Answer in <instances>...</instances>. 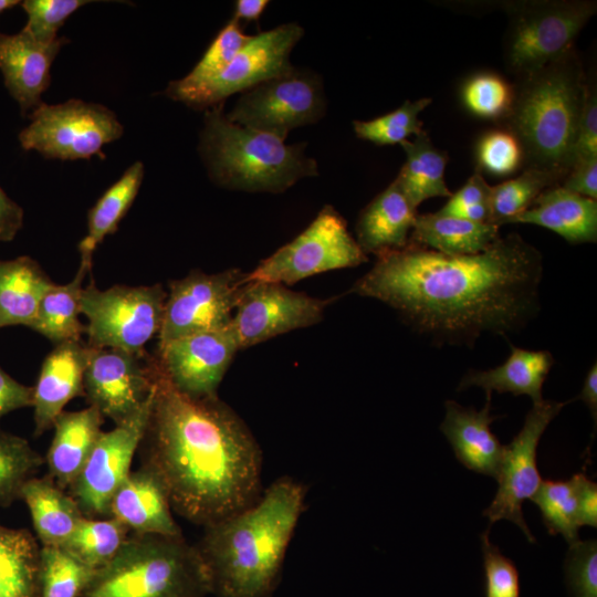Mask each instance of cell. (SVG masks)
<instances>
[{"instance_id": "obj_1", "label": "cell", "mask_w": 597, "mask_h": 597, "mask_svg": "<svg viewBox=\"0 0 597 597\" xmlns=\"http://www.w3.org/2000/svg\"><path fill=\"white\" fill-rule=\"evenodd\" d=\"M542 275L541 252L510 233L472 255L409 242L377 256L350 292L387 304L433 344L473 347L484 334L521 331L537 314Z\"/></svg>"}, {"instance_id": "obj_2", "label": "cell", "mask_w": 597, "mask_h": 597, "mask_svg": "<svg viewBox=\"0 0 597 597\" xmlns=\"http://www.w3.org/2000/svg\"><path fill=\"white\" fill-rule=\"evenodd\" d=\"M151 368L154 396L138 451L166 486L172 511L207 527L255 503L262 453L244 421L218 396L177 390L155 355Z\"/></svg>"}, {"instance_id": "obj_3", "label": "cell", "mask_w": 597, "mask_h": 597, "mask_svg": "<svg viewBox=\"0 0 597 597\" xmlns=\"http://www.w3.org/2000/svg\"><path fill=\"white\" fill-rule=\"evenodd\" d=\"M305 489L290 478L259 500L205 528L195 545L216 597H273L289 544L304 510Z\"/></svg>"}, {"instance_id": "obj_4", "label": "cell", "mask_w": 597, "mask_h": 597, "mask_svg": "<svg viewBox=\"0 0 597 597\" xmlns=\"http://www.w3.org/2000/svg\"><path fill=\"white\" fill-rule=\"evenodd\" d=\"M503 118L519 140L523 167L552 175L569 172L586 95V74L575 48L559 59L516 77Z\"/></svg>"}, {"instance_id": "obj_5", "label": "cell", "mask_w": 597, "mask_h": 597, "mask_svg": "<svg viewBox=\"0 0 597 597\" xmlns=\"http://www.w3.org/2000/svg\"><path fill=\"white\" fill-rule=\"evenodd\" d=\"M306 144L285 140L230 122L223 103L205 111L198 150L209 178L219 187L279 193L318 175Z\"/></svg>"}, {"instance_id": "obj_6", "label": "cell", "mask_w": 597, "mask_h": 597, "mask_svg": "<svg viewBox=\"0 0 597 597\" xmlns=\"http://www.w3.org/2000/svg\"><path fill=\"white\" fill-rule=\"evenodd\" d=\"M208 574L184 536L129 534L80 597H207Z\"/></svg>"}, {"instance_id": "obj_7", "label": "cell", "mask_w": 597, "mask_h": 597, "mask_svg": "<svg viewBox=\"0 0 597 597\" xmlns=\"http://www.w3.org/2000/svg\"><path fill=\"white\" fill-rule=\"evenodd\" d=\"M509 17L504 39L507 70L521 76L563 56L574 46L580 30L595 15L593 0L504 1Z\"/></svg>"}, {"instance_id": "obj_8", "label": "cell", "mask_w": 597, "mask_h": 597, "mask_svg": "<svg viewBox=\"0 0 597 597\" xmlns=\"http://www.w3.org/2000/svg\"><path fill=\"white\" fill-rule=\"evenodd\" d=\"M166 298L161 284L100 290L92 280L81 295V314L87 318L86 344L144 354L145 345L159 334Z\"/></svg>"}, {"instance_id": "obj_9", "label": "cell", "mask_w": 597, "mask_h": 597, "mask_svg": "<svg viewBox=\"0 0 597 597\" xmlns=\"http://www.w3.org/2000/svg\"><path fill=\"white\" fill-rule=\"evenodd\" d=\"M30 117L31 123L19 133L20 145L51 159L102 157L103 147L124 133L113 111L75 98L54 105L42 103Z\"/></svg>"}, {"instance_id": "obj_10", "label": "cell", "mask_w": 597, "mask_h": 597, "mask_svg": "<svg viewBox=\"0 0 597 597\" xmlns=\"http://www.w3.org/2000/svg\"><path fill=\"white\" fill-rule=\"evenodd\" d=\"M345 219L332 206H324L308 227L291 242L262 260L248 273V282L292 285L327 271L367 262Z\"/></svg>"}, {"instance_id": "obj_11", "label": "cell", "mask_w": 597, "mask_h": 597, "mask_svg": "<svg viewBox=\"0 0 597 597\" xmlns=\"http://www.w3.org/2000/svg\"><path fill=\"white\" fill-rule=\"evenodd\" d=\"M326 97L318 74L293 66L287 72L242 92L227 118L283 140L297 127L324 117Z\"/></svg>"}, {"instance_id": "obj_12", "label": "cell", "mask_w": 597, "mask_h": 597, "mask_svg": "<svg viewBox=\"0 0 597 597\" xmlns=\"http://www.w3.org/2000/svg\"><path fill=\"white\" fill-rule=\"evenodd\" d=\"M248 273L238 269L207 274L192 271L169 282L158 347L193 333L231 324Z\"/></svg>"}, {"instance_id": "obj_13", "label": "cell", "mask_w": 597, "mask_h": 597, "mask_svg": "<svg viewBox=\"0 0 597 597\" xmlns=\"http://www.w3.org/2000/svg\"><path fill=\"white\" fill-rule=\"evenodd\" d=\"M304 29L289 22L252 35L232 61L206 84L175 98L195 109H208L293 67L290 55Z\"/></svg>"}, {"instance_id": "obj_14", "label": "cell", "mask_w": 597, "mask_h": 597, "mask_svg": "<svg viewBox=\"0 0 597 597\" xmlns=\"http://www.w3.org/2000/svg\"><path fill=\"white\" fill-rule=\"evenodd\" d=\"M566 404L543 400L533 405L520 432L504 446L496 476L499 489L483 511L489 527L494 522L507 520L522 530L528 542H535L523 517L522 504L525 500H532L542 483L536 461L540 439Z\"/></svg>"}, {"instance_id": "obj_15", "label": "cell", "mask_w": 597, "mask_h": 597, "mask_svg": "<svg viewBox=\"0 0 597 597\" xmlns=\"http://www.w3.org/2000/svg\"><path fill=\"white\" fill-rule=\"evenodd\" d=\"M153 396L129 419L102 431L85 465L69 489L83 515L109 517L111 500L130 472L150 412Z\"/></svg>"}, {"instance_id": "obj_16", "label": "cell", "mask_w": 597, "mask_h": 597, "mask_svg": "<svg viewBox=\"0 0 597 597\" xmlns=\"http://www.w3.org/2000/svg\"><path fill=\"white\" fill-rule=\"evenodd\" d=\"M332 301L280 283L248 282L231 322L240 349L321 322Z\"/></svg>"}, {"instance_id": "obj_17", "label": "cell", "mask_w": 597, "mask_h": 597, "mask_svg": "<svg viewBox=\"0 0 597 597\" xmlns=\"http://www.w3.org/2000/svg\"><path fill=\"white\" fill-rule=\"evenodd\" d=\"M83 384L88 406L115 425L124 422L153 395L151 356L90 347Z\"/></svg>"}, {"instance_id": "obj_18", "label": "cell", "mask_w": 597, "mask_h": 597, "mask_svg": "<svg viewBox=\"0 0 597 597\" xmlns=\"http://www.w3.org/2000/svg\"><path fill=\"white\" fill-rule=\"evenodd\" d=\"M240 350L232 323L223 328L177 338L155 354L159 369L180 392L193 398L218 396V387Z\"/></svg>"}, {"instance_id": "obj_19", "label": "cell", "mask_w": 597, "mask_h": 597, "mask_svg": "<svg viewBox=\"0 0 597 597\" xmlns=\"http://www.w3.org/2000/svg\"><path fill=\"white\" fill-rule=\"evenodd\" d=\"M66 42L57 38L43 43L23 29L15 34L0 33V71L22 115L43 103L41 96L50 86L52 63Z\"/></svg>"}, {"instance_id": "obj_20", "label": "cell", "mask_w": 597, "mask_h": 597, "mask_svg": "<svg viewBox=\"0 0 597 597\" xmlns=\"http://www.w3.org/2000/svg\"><path fill=\"white\" fill-rule=\"evenodd\" d=\"M90 347L82 341L54 346L44 358L33 386V419L36 437L53 428L64 407L84 396V371Z\"/></svg>"}, {"instance_id": "obj_21", "label": "cell", "mask_w": 597, "mask_h": 597, "mask_svg": "<svg viewBox=\"0 0 597 597\" xmlns=\"http://www.w3.org/2000/svg\"><path fill=\"white\" fill-rule=\"evenodd\" d=\"M109 517L134 534L182 536L166 486L155 472L143 465L130 471L114 493Z\"/></svg>"}, {"instance_id": "obj_22", "label": "cell", "mask_w": 597, "mask_h": 597, "mask_svg": "<svg viewBox=\"0 0 597 597\" xmlns=\"http://www.w3.org/2000/svg\"><path fill=\"white\" fill-rule=\"evenodd\" d=\"M444 407L440 430L457 460L467 469L496 480L504 446L490 429L499 418L491 415V397H486L481 410L463 407L454 400H447Z\"/></svg>"}, {"instance_id": "obj_23", "label": "cell", "mask_w": 597, "mask_h": 597, "mask_svg": "<svg viewBox=\"0 0 597 597\" xmlns=\"http://www.w3.org/2000/svg\"><path fill=\"white\" fill-rule=\"evenodd\" d=\"M417 214L394 180L360 211L355 240L366 255L400 250L409 243Z\"/></svg>"}, {"instance_id": "obj_24", "label": "cell", "mask_w": 597, "mask_h": 597, "mask_svg": "<svg viewBox=\"0 0 597 597\" xmlns=\"http://www.w3.org/2000/svg\"><path fill=\"white\" fill-rule=\"evenodd\" d=\"M507 223L540 226L554 231L572 244L595 243L597 201L555 185L541 192L526 210Z\"/></svg>"}, {"instance_id": "obj_25", "label": "cell", "mask_w": 597, "mask_h": 597, "mask_svg": "<svg viewBox=\"0 0 597 597\" xmlns=\"http://www.w3.org/2000/svg\"><path fill=\"white\" fill-rule=\"evenodd\" d=\"M104 417L88 406L63 411L53 425L54 434L44 458L48 475L63 490H69L85 465L102 430Z\"/></svg>"}, {"instance_id": "obj_26", "label": "cell", "mask_w": 597, "mask_h": 597, "mask_svg": "<svg viewBox=\"0 0 597 597\" xmlns=\"http://www.w3.org/2000/svg\"><path fill=\"white\" fill-rule=\"evenodd\" d=\"M511 354L500 366L488 370L469 369L462 377L458 390L470 387L482 388L486 397L492 392L526 395L533 405L542 402V388L554 364L548 350H531L510 344Z\"/></svg>"}, {"instance_id": "obj_27", "label": "cell", "mask_w": 597, "mask_h": 597, "mask_svg": "<svg viewBox=\"0 0 597 597\" xmlns=\"http://www.w3.org/2000/svg\"><path fill=\"white\" fill-rule=\"evenodd\" d=\"M20 499L29 509L41 546H61L85 517L72 495L48 474L29 479Z\"/></svg>"}, {"instance_id": "obj_28", "label": "cell", "mask_w": 597, "mask_h": 597, "mask_svg": "<svg viewBox=\"0 0 597 597\" xmlns=\"http://www.w3.org/2000/svg\"><path fill=\"white\" fill-rule=\"evenodd\" d=\"M499 237V227L493 223L434 212L417 214L409 242L447 255H472Z\"/></svg>"}, {"instance_id": "obj_29", "label": "cell", "mask_w": 597, "mask_h": 597, "mask_svg": "<svg viewBox=\"0 0 597 597\" xmlns=\"http://www.w3.org/2000/svg\"><path fill=\"white\" fill-rule=\"evenodd\" d=\"M54 282L28 255L0 261V328L30 326L39 303Z\"/></svg>"}, {"instance_id": "obj_30", "label": "cell", "mask_w": 597, "mask_h": 597, "mask_svg": "<svg viewBox=\"0 0 597 597\" xmlns=\"http://www.w3.org/2000/svg\"><path fill=\"white\" fill-rule=\"evenodd\" d=\"M144 178V165L134 163L121 178L97 199L87 214V233L78 243L81 262L92 269L93 254L100 243L116 232L138 195Z\"/></svg>"}, {"instance_id": "obj_31", "label": "cell", "mask_w": 597, "mask_h": 597, "mask_svg": "<svg viewBox=\"0 0 597 597\" xmlns=\"http://www.w3.org/2000/svg\"><path fill=\"white\" fill-rule=\"evenodd\" d=\"M90 268L80 264L75 276L66 284H53L41 298L29 328L55 345L78 342L85 333L80 321L83 282Z\"/></svg>"}, {"instance_id": "obj_32", "label": "cell", "mask_w": 597, "mask_h": 597, "mask_svg": "<svg viewBox=\"0 0 597 597\" xmlns=\"http://www.w3.org/2000/svg\"><path fill=\"white\" fill-rule=\"evenodd\" d=\"M400 146L406 154V161L395 180L411 206L417 209L430 198H449L451 191L444 179L447 153L436 148L425 130L412 142H401Z\"/></svg>"}, {"instance_id": "obj_33", "label": "cell", "mask_w": 597, "mask_h": 597, "mask_svg": "<svg viewBox=\"0 0 597 597\" xmlns=\"http://www.w3.org/2000/svg\"><path fill=\"white\" fill-rule=\"evenodd\" d=\"M40 554L31 532L0 524V597H40Z\"/></svg>"}, {"instance_id": "obj_34", "label": "cell", "mask_w": 597, "mask_h": 597, "mask_svg": "<svg viewBox=\"0 0 597 597\" xmlns=\"http://www.w3.org/2000/svg\"><path fill=\"white\" fill-rule=\"evenodd\" d=\"M129 533V530L114 517H84L61 547L97 570L117 555Z\"/></svg>"}, {"instance_id": "obj_35", "label": "cell", "mask_w": 597, "mask_h": 597, "mask_svg": "<svg viewBox=\"0 0 597 597\" xmlns=\"http://www.w3.org/2000/svg\"><path fill=\"white\" fill-rule=\"evenodd\" d=\"M240 22L233 18L218 32L202 57L182 78L172 81L165 95L175 101L179 95L195 90L216 77L250 41Z\"/></svg>"}, {"instance_id": "obj_36", "label": "cell", "mask_w": 597, "mask_h": 597, "mask_svg": "<svg viewBox=\"0 0 597 597\" xmlns=\"http://www.w3.org/2000/svg\"><path fill=\"white\" fill-rule=\"evenodd\" d=\"M532 501L540 509L551 535L562 534L569 545L579 541L575 474L568 480L542 481Z\"/></svg>"}, {"instance_id": "obj_37", "label": "cell", "mask_w": 597, "mask_h": 597, "mask_svg": "<svg viewBox=\"0 0 597 597\" xmlns=\"http://www.w3.org/2000/svg\"><path fill=\"white\" fill-rule=\"evenodd\" d=\"M43 464L44 458L27 439L0 429V507L20 500L24 483Z\"/></svg>"}, {"instance_id": "obj_38", "label": "cell", "mask_w": 597, "mask_h": 597, "mask_svg": "<svg viewBox=\"0 0 597 597\" xmlns=\"http://www.w3.org/2000/svg\"><path fill=\"white\" fill-rule=\"evenodd\" d=\"M94 569L61 546H41L40 597H80Z\"/></svg>"}, {"instance_id": "obj_39", "label": "cell", "mask_w": 597, "mask_h": 597, "mask_svg": "<svg viewBox=\"0 0 597 597\" xmlns=\"http://www.w3.org/2000/svg\"><path fill=\"white\" fill-rule=\"evenodd\" d=\"M559 185L552 175L534 169L524 168L517 177L491 188L490 222L499 228L509 220L526 210L545 189Z\"/></svg>"}, {"instance_id": "obj_40", "label": "cell", "mask_w": 597, "mask_h": 597, "mask_svg": "<svg viewBox=\"0 0 597 597\" xmlns=\"http://www.w3.org/2000/svg\"><path fill=\"white\" fill-rule=\"evenodd\" d=\"M432 102L429 97L405 101L397 109L369 121H354L358 138L379 146L400 144L423 132L419 114Z\"/></svg>"}, {"instance_id": "obj_41", "label": "cell", "mask_w": 597, "mask_h": 597, "mask_svg": "<svg viewBox=\"0 0 597 597\" xmlns=\"http://www.w3.org/2000/svg\"><path fill=\"white\" fill-rule=\"evenodd\" d=\"M467 109L484 119H502L513 98V86L494 73H478L467 80L461 91Z\"/></svg>"}, {"instance_id": "obj_42", "label": "cell", "mask_w": 597, "mask_h": 597, "mask_svg": "<svg viewBox=\"0 0 597 597\" xmlns=\"http://www.w3.org/2000/svg\"><path fill=\"white\" fill-rule=\"evenodd\" d=\"M478 169L493 176H509L523 167V151L506 128L485 133L476 145Z\"/></svg>"}, {"instance_id": "obj_43", "label": "cell", "mask_w": 597, "mask_h": 597, "mask_svg": "<svg viewBox=\"0 0 597 597\" xmlns=\"http://www.w3.org/2000/svg\"><path fill=\"white\" fill-rule=\"evenodd\" d=\"M91 2L86 0H25L21 2L28 15L23 30L40 42H53L57 39V31L67 18Z\"/></svg>"}, {"instance_id": "obj_44", "label": "cell", "mask_w": 597, "mask_h": 597, "mask_svg": "<svg viewBox=\"0 0 597 597\" xmlns=\"http://www.w3.org/2000/svg\"><path fill=\"white\" fill-rule=\"evenodd\" d=\"M564 570L569 597H597L596 540H579L569 545Z\"/></svg>"}, {"instance_id": "obj_45", "label": "cell", "mask_w": 597, "mask_h": 597, "mask_svg": "<svg viewBox=\"0 0 597 597\" xmlns=\"http://www.w3.org/2000/svg\"><path fill=\"white\" fill-rule=\"evenodd\" d=\"M490 527L481 534L485 597H520V575L513 561L491 543Z\"/></svg>"}, {"instance_id": "obj_46", "label": "cell", "mask_w": 597, "mask_h": 597, "mask_svg": "<svg viewBox=\"0 0 597 597\" xmlns=\"http://www.w3.org/2000/svg\"><path fill=\"white\" fill-rule=\"evenodd\" d=\"M589 157H597V85L593 73L586 76V95L577 132L573 165Z\"/></svg>"}, {"instance_id": "obj_47", "label": "cell", "mask_w": 597, "mask_h": 597, "mask_svg": "<svg viewBox=\"0 0 597 597\" xmlns=\"http://www.w3.org/2000/svg\"><path fill=\"white\" fill-rule=\"evenodd\" d=\"M491 188L483 178L481 170L475 169L468 181L454 193H451L446 205L437 211L440 214L457 216L462 210L480 205L489 203Z\"/></svg>"}, {"instance_id": "obj_48", "label": "cell", "mask_w": 597, "mask_h": 597, "mask_svg": "<svg viewBox=\"0 0 597 597\" xmlns=\"http://www.w3.org/2000/svg\"><path fill=\"white\" fill-rule=\"evenodd\" d=\"M559 185L574 193L596 200L597 157L576 161Z\"/></svg>"}, {"instance_id": "obj_49", "label": "cell", "mask_w": 597, "mask_h": 597, "mask_svg": "<svg viewBox=\"0 0 597 597\" xmlns=\"http://www.w3.org/2000/svg\"><path fill=\"white\" fill-rule=\"evenodd\" d=\"M33 387L12 378L0 367V419L6 415L32 407Z\"/></svg>"}, {"instance_id": "obj_50", "label": "cell", "mask_w": 597, "mask_h": 597, "mask_svg": "<svg viewBox=\"0 0 597 597\" xmlns=\"http://www.w3.org/2000/svg\"><path fill=\"white\" fill-rule=\"evenodd\" d=\"M577 515L579 526H597V484L585 472L576 473Z\"/></svg>"}, {"instance_id": "obj_51", "label": "cell", "mask_w": 597, "mask_h": 597, "mask_svg": "<svg viewBox=\"0 0 597 597\" xmlns=\"http://www.w3.org/2000/svg\"><path fill=\"white\" fill-rule=\"evenodd\" d=\"M23 209L0 187V242L14 239L23 226Z\"/></svg>"}, {"instance_id": "obj_52", "label": "cell", "mask_w": 597, "mask_h": 597, "mask_svg": "<svg viewBox=\"0 0 597 597\" xmlns=\"http://www.w3.org/2000/svg\"><path fill=\"white\" fill-rule=\"evenodd\" d=\"M573 400H583L588 407L591 417L594 418L595 427L597 422V365L596 363L588 370L583 384V388L578 396Z\"/></svg>"}, {"instance_id": "obj_53", "label": "cell", "mask_w": 597, "mask_h": 597, "mask_svg": "<svg viewBox=\"0 0 597 597\" xmlns=\"http://www.w3.org/2000/svg\"><path fill=\"white\" fill-rule=\"evenodd\" d=\"M266 0H238L234 4L233 19L237 21H258L265 10Z\"/></svg>"}, {"instance_id": "obj_54", "label": "cell", "mask_w": 597, "mask_h": 597, "mask_svg": "<svg viewBox=\"0 0 597 597\" xmlns=\"http://www.w3.org/2000/svg\"><path fill=\"white\" fill-rule=\"evenodd\" d=\"M21 2L18 1V0H0V13L3 12L4 10H8L10 8H13L18 4H20Z\"/></svg>"}]
</instances>
